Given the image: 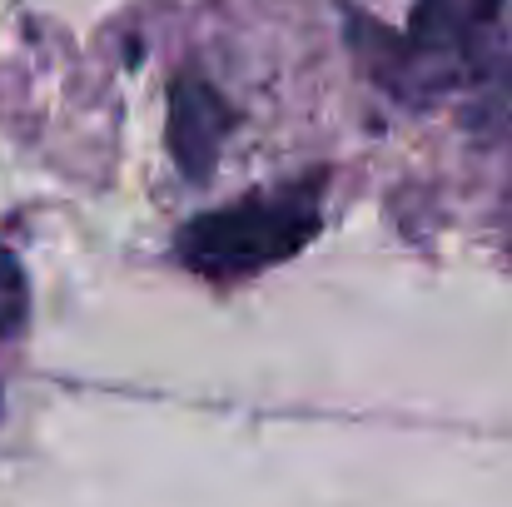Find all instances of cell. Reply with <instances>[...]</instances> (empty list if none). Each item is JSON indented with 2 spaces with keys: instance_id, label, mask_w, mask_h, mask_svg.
Returning a JSON list of instances; mask_svg holds the SVG:
<instances>
[{
  "instance_id": "obj_3",
  "label": "cell",
  "mask_w": 512,
  "mask_h": 507,
  "mask_svg": "<svg viewBox=\"0 0 512 507\" xmlns=\"http://www.w3.org/2000/svg\"><path fill=\"white\" fill-rule=\"evenodd\" d=\"M234 130V110L229 100L194 70H184L170 85V155L184 179L204 184L214 165H219V150Z\"/></svg>"
},
{
  "instance_id": "obj_2",
  "label": "cell",
  "mask_w": 512,
  "mask_h": 507,
  "mask_svg": "<svg viewBox=\"0 0 512 507\" xmlns=\"http://www.w3.org/2000/svg\"><path fill=\"white\" fill-rule=\"evenodd\" d=\"M319 224H324V174H304L294 184L259 189L239 204L194 214L179 229L174 254L199 279H249L309 249Z\"/></svg>"
},
{
  "instance_id": "obj_4",
  "label": "cell",
  "mask_w": 512,
  "mask_h": 507,
  "mask_svg": "<svg viewBox=\"0 0 512 507\" xmlns=\"http://www.w3.org/2000/svg\"><path fill=\"white\" fill-rule=\"evenodd\" d=\"M25 314H30V284H25V269H20V259L0 244V338L20 334V329H25Z\"/></svg>"
},
{
  "instance_id": "obj_1",
  "label": "cell",
  "mask_w": 512,
  "mask_h": 507,
  "mask_svg": "<svg viewBox=\"0 0 512 507\" xmlns=\"http://www.w3.org/2000/svg\"><path fill=\"white\" fill-rule=\"evenodd\" d=\"M503 0H418L403 30H383L368 15H348V45L373 85L393 100L433 105L483 70L488 35Z\"/></svg>"
}]
</instances>
